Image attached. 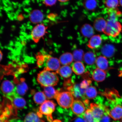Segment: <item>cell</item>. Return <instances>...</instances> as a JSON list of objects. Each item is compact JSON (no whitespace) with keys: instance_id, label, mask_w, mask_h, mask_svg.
<instances>
[{"instance_id":"1","label":"cell","mask_w":122,"mask_h":122,"mask_svg":"<svg viewBox=\"0 0 122 122\" xmlns=\"http://www.w3.org/2000/svg\"><path fill=\"white\" fill-rule=\"evenodd\" d=\"M37 81L41 86L45 87L56 86L59 79L56 73L44 70L38 74Z\"/></svg>"},{"instance_id":"2","label":"cell","mask_w":122,"mask_h":122,"mask_svg":"<svg viewBox=\"0 0 122 122\" xmlns=\"http://www.w3.org/2000/svg\"><path fill=\"white\" fill-rule=\"evenodd\" d=\"M55 98L59 106L65 109L71 107L74 100L73 94L70 91H58Z\"/></svg>"},{"instance_id":"3","label":"cell","mask_w":122,"mask_h":122,"mask_svg":"<svg viewBox=\"0 0 122 122\" xmlns=\"http://www.w3.org/2000/svg\"><path fill=\"white\" fill-rule=\"evenodd\" d=\"M117 20H108L104 33L107 36L115 37L119 36L122 31L121 24Z\"/></svg>"},{"instance_id":"4","label":"cell","mask_w":122,"mask_h":122,"mask_svg":"<svg viewBox=\"0 0 122 122\" xmlns=\"http://www.w3.org/2000/svg\"><path fill=\"white\" fill-rule=\"evenodd\" d=\"M56 104L52 101L46 100L41 105L39 109L40 113L46 116L48 122L53 121L52 114L55 109Z\"/></svg>"},{"instance_id":"5","label":"cell","mask_w":122,"mask_h":122,"mask_svg":"<svg viewBox=\"0 0 122 122\" xmlns=\"http://www.w3.org/2000/svg\"><path fill=\"white\" fill-rule=\"evenodd\" d=\"M47 27L44 24H38L33 29L31 36L32 39L36 43H37L41 38L45 36L46 32Z\"/></svg>"},{"instance_id":"6","label":"cell","mask_w":122,"mask_h":122,"mask_svg":"<svg viewBox=\"0 0 122 122\" xmlns=\"http://www.w3.org/2000/svg\"><path fill=\"white\" fill-rule=\"evenodd\" d=\"M1 90L3 93L9 99L17 94L16 92V86L10 81H4L1 84Z\"/></svg>"},{"instance_id":"7","label":"cell","mask_w":122,"mask_h":122,"mask_svg":"<svg viewBox=\"0 0 122 122\" xmlns=\"http://www.w3.org/2000/svg\"><path fill=\"white\" fill-rule=\"evenodd\" d=\"M61 63L59 59L53 57H48L46 62L44 70L56 72L61 67Z\"/></svg>"},{"instance_id":"8","label":"cell","mask_w":122,"mask_h":122,"mask_svg":"<svg viewBox=\"0 0 122 122\" xmlns=\"http://www.w3.org/2000/svg\"><path fill=\"white\" fill-rule=\"evenodd\" d=\"M73 113L78 116H83L85 107L83 102L79 100H74L71 107Z\"/></svg>"},{"instance_id":"9","label":"cell","mask_w":122,"mask_h":122,"mask_svg":"<svg viewBox=\"0 0 122 122\" xmlns=\"http://www.w3.org/2000/svg\"><path fill=\"white\" fill-rule=\"evenodd\" d=\"M9 99L11 101L13 106L16 109H23L26 105V102L25 99L17 94H16Z\"/></svg>"},{"instance_id":"10","label":"cell","mask_w":122,"mask_h":122,"mask_svg":"<svg viewBox=\"0 0 122 122\" xmlns=\"http://www.w3.org/2000/svg\"><path fill=\"white\" fill-rule=\"evenodd\" d=\"M109 115L114 120H117L122 118V106L117 105L110 111Z\"/></svg>"},{"instance_id":"11","label":"cell","mask_w":122,"mask_h":122,"mask_svg":"<svg viewBox=\"0 0 122 122\" xmlns=\"http://www.w3.org/2000/svg\"><path fill=\"white\" fill-rule=\"evenodd\" d=\"M107 22L104 18L99 17L96 19L94 22V28L100 32H104L106 30Z\"/></svg>"},{"instance_id":"12","label":"cell","mask_w":122,"mask_h":122,"mask_svg":"<svg viewBox=\"0 0 122 122\" xmlns=\"http://www.w3.org/2000/svg\"><path fill=\"white\" fill-rule=\"evenodd\" d=\"M43 19V14L39 10H33L30 15V20L33 24L39 23L42 22Z\"/></svg>"},{"instance_id":"13","label":"cell","mask_w":122,"mask_h":122,"mask_svg":"<svg viewBox=\"0 0 122 122\" xmlns=\"http://www.w3.org/2000/svg\"><path fill=\"white\" fill-rule=\"evenodd\" d=\"M102 42V38L100 35H94L88 41L87 46L91 49L97 48L100 47Z\"/></svg>"},{"instance_id":"14","label":"cell","mask_w":122,"mask_h":122,"mask_svg":"<svg viewBox=\"0 0 122 122\" xmlns=\"http://www.w3.org/2000/svg\"><path fill=\"white\" fill-rule=\"evenodd\" d=\"M106 72L103 70L97 68L93 71L92 77L93 80L96 81H103L106 79Z\"/></svg>"},{"instance_id":"15","label":"cell","mask_w":122,"mask_h":122,"mask_svg":"<svg viewBox=\"0 0 122 122\" xmlns=\"http://www.w3.org/2000/svg\"><path fill=\"white\" fill-rule=\"evenodd\" d=\"M72 71V68L68 65H63L56 72L64 78H67L71 77Z\"/></svg>"},{"instance_id":"16","label":"cell","mask_w":122,"mask_h":122,"mask_svg":"<svg viewBox=\"0 0 122 122\" xmlns=\"http://www.w3.org/2000/svg\"><path fill=\"white\" fill-rule=\"evenodd\" d=\"M80 31L82 35L85 37L91 38L94 36V29L89 24H85L82 25L81 27Z\"/></svg>"},{"instance_id":"17","label":"cell","mask_w":122,"mask_h":122,"mask_svg":"<svg viewBox=\"0 0 122 122\" xmlns=\"http://www.w3.org/2000/svg\"><path fill=\"white\" fill-rule=\"evenodd\" d=\"M59 59L61 64L63 65H69L74 60L73 54L69 52L66 53L62 54Z\"/></svg>"},{"instance_id":"18","label":"cell","mask_w":122,"mask_h":122,"mask_svg":"<svg viewBox=\"0 0 122 122\" xmlns=\"http://www.w3.org/2000/svg\"><path fill=\"white\" fill-rule=\"evenodd\" d=\"M96 63L97 68L100 69L105 71L108 68V61L105 56H99L97 59Z\"/></svg>"},{"instance_id":"19","label":"cell","mask_w":122,"mask_h":122,"mask_svg":"<svg viewBox=\"0 0 122 122\" xmlns=\"http://www.w3.org/2000/svg\"><path fill=\"white\" fill-rule=\"evenodd\" d=\"M102 53L105 57H110L113 56L115 51V49L113 46L107 44L103 47Z\"/></svg>"},{"instance_id":"20","label":"cell","mask_w":122,"mask_h":122,"mask_svg":"<svg viewBox=\"0 0 122 122\" xmlns=\"http://www.w3.org/2000/svg\"><path fill=\"white\" fill-rule=\"evenodd\" d=\"M84 65L81 61H76L73 64L72 69L73 72L77 75H81L85 72V68Z\"/></svg>"},{"instance_id":"21","label":"cell","mask_w":122,"mask_h":122,"mask_svg":"<svg viewBox=\"0 0 122 122\" xmlns=\"http://www.w3.org/2000/svg\"><path fill=\"white\" fill-rule=\"evenodd\" d=\"M28 87L27 85L23 80H21V81L16 86V92L18 95H24L27 91Z\"/></svg>"},{"instance_id":"22","label":"cell","mask_w":122,"mask_h":122,"mask_svg":"<svg viewBox=\"0 0 122 122\" xmlns=\"http://www.w3.org/2000/svg\"><path fill=\"white\" fill-rule=\"evenodd\" d=\"M96 55L92 52H88L84 55L83 59L85 63L89 65H92L97 60Z\"/></svg>"},{"instance_id":"23","label":"cell","mask_w":122,"mask_h":122,"mask_svg":"<svg viewBox=\"0 0 122 122\" xmlns=\"http://www.w3.org/2000/svg\"><path fill=\"white\" fill-rule=\"evenodd\" d=\"M107 13L108 20H117L122 15V13L118 8L108 9Z\"/></svg>"},{"instance_id":"24","label":"cell","mask_w":122,"mask_h":122,"mask_svg":"<svg viewBox=\"0 0 122 122\" xmlns=\"http://www.w3.org/2000/svg\"><path fill=\"white\" fill-rule=\"evenodd\" d=\"M58 91L53 86H49L44 87L43 92L47 98L49 99L55 98Z\"/></svg>"},{"instance_id":"25","label":"cell","mask_w":122,"mask_h":122,"mask_svg":"<svg viewBox=\"0 0 122 122\" xmlns=\"http://www.w3.org/2000/svg\"><path fill=\"white\" fill-rule=\"evenodd\" d=\"M40 118L37 114L34 112H30L26 116L24 122H45Z\"/></svg>"},{"instance_id":"26","label":"cell","mask_w":122,"mask_h":122,"mask_svg":"<svg viewBox=\"0 0 122 122\" xmlns=\"http://www.w3.org/2000/svg\"><path fill=\"white\" fill-rule=\"evenodd\" d=\"M47 98L43 92H38L35 94L33 97L35 102L38 104H42L46 100Z\"/></svg>"},{"instance_id":"27","label":"cell","mask_w":122,"mask_h":122,"mask_svg":"<svg viewBox=\"0 0 122 122\" xmlns=\"http://www.w3.org/2000/svg\"><path fill=\"white\" fill-rule=\"evenodd\" d=\"M83 5L86 10L93 11L95 10L97 8V3L96 0H84Z\"/></svg>"},{"instance_id":"28","label":"cell","mask_w":122,"mask_h":122,"mask_svg":"<svg viewBox=\"0 0 122 122\" xmlns=\"http://www.w3.org/2000/svg\"><path fill=\"white\" fill-rule=\"evenodd\" d=\"M86 97L89 99H93L97 97V91L96 88L94 86H90L86 88L85 92Z\"/></svg>"},{"instance_id":"29","label":"cell","mask_w":122,"mask_h":122,"mask_svg":"<svg viewBox=\"0 0 122 122\" xmlns=\"http://www.w3.org/2000/svg\"><path fill=\"white\" fill-rule=\"evenodd\" d=\"M83 117L87 122H99L94 118L90 109H87L85 111L83 115Z\"/></svg>"},{"instance_id":"30","label":"cell","mask_w":122,"mask_h":122,"mask_svg":"<svg viewBox=\"0 0 122 122\" xmlns=\"http://www.w3.org/2000/svg\"><path fill=\"white\" fill-rule=\"evenodd\" d=\"M74 60L76 61H81L83 59V52L82 50H76L74 51L73 54Z\"/></svg>"},{"instance_id":"31","label":"cell","mask_w":122,"mask_h":122,"mask_svg":"<svg viewBox=\"0 0 122 122\" xmlns=\"http://www.w3.org/2000/svg\"><path fill=\"white\" fill-rule=\"evenodd\" d=\"M105 4L109 9H116L119 6L118 0H105Z\"/></svg>"},{"instance_id":"32","label":"cell","mask_w":122,"mask_h":122,"mask_svg":"<svg viewBox=\"0 0 122 122\" xmlns=\"http://www.w3.org/2000/svg\"><path fill=\"white\" fill-rule=\"evenodd\" d=\"M57 0H43V2L46 5L51 6L56 3Z\"/></svg>"},{"instance_id":"33","label":"cell","mask_w":122,"mask_h":122,"mask_svg":"<svg viewBox=\"0 0 122 122\" xmlns=\"http://www.w3.org/2000/svg\"><path fill=\"white\" fill-rule=\"evenodd\" d=\"M70 122H87L83 116L76 117L71 119Z\"/></svg>"},{"instance_id":"34","label":"cell","mask_w":122,"mask_h":122,"mask_svg":"<svg viewBox=\"0 0 122 122\" xmlns=\"http://www.w3.org/2000/svg\"><path fill=\"white\" fill-rule=\"evenodd\" d=\"M104 115L101 119L100 122H110V119L108 115Z\"/></svg>"},{"instance_id":"35","label":"cell","mask_w":122,"mask_h":122,"mask_svg":"<svg viewBox=\"0 0 122 122\" xmlns=\"http://www.w3.org/2000/svg\"><path fill=\"white\" fill-rule=\"evenodd\" d=\"M58 0L61 2H67L69 0Z\"/></svg>"},{"instance_id":"36","label":"cell","mask_w":122,"mask_h":122,"mask_svg":"<svg viewBox=\"0 0 122 122\" xmlns=\"http://www.w3.org/2000/svg\"><path fill=\"white\" fill-rule=\"evenodd\" d=\"M52 122H62L60 120H56L53 121Z\"/></svg>"},{"instance_id":"37","label":"cell","mask_w":122,"mask_h":122,"mask_svg":"<svg viewBox=\"0 0 122 122\" xmlns=\"http://www.w3.org/2000/svg\"><path fill=\"white\" fill-rule=\"evenodd\" d=\"M2 56H3V54L2 53V52H1V51H0V61H1V59H2Z\"/></svg>"},{"instance_id":"38","label":"cell","mask_w":122,"mask_h":122,"mask_svg":"<svg viewBox=\"0 0 122 122\" xmlns=\"http://www.w3.org/2000/svg\"><path fill=\"white\" fill-rule=\"evenodd\" d=\"M120 4L122 7V0H119Z\"/></svg>"},{"instance_id":"39","label":"cell","mask_w":122,"mask_h":122,"mask_svg":"<svg viewBox=\"0 0 122 122\" xmlns=\"http://www.w3.org/2000/svg\"><path fill=\"white\" fill-rule=\"evenodd\" d=\"M121 122H122V118L121 119Z\"/></svg>"}]
</instances>
